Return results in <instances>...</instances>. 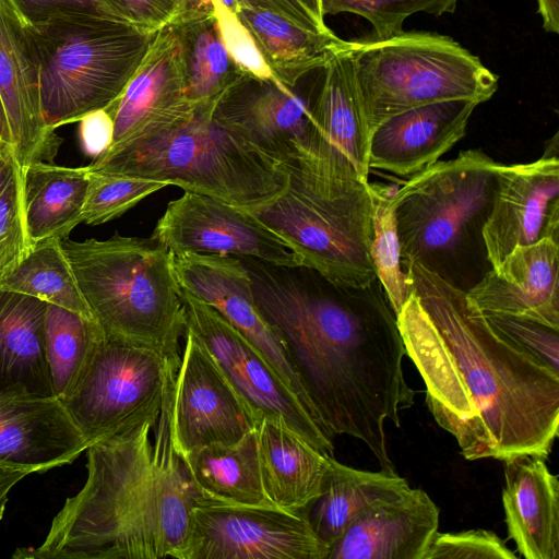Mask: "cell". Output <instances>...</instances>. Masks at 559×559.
Returning a JSON list of instances; mask_svg holds the SVG:
<instances>
[{
  "instance_id": "484cf974",
  "label": "cell",
  "mask_w": 559,
  "mask_h": 559,
  "mask_svg": "<svg viewBox=\"0 0 559 559\" xmlns=\"http://www.w3.org/2000/svg\"><path fill=\"white\" fill-rule=\"evenodd\" d=\"M47 306L0 287V401L56 397L45 353Z\"/></svg>"
},
{
  "instance_id": "d6986e66",
  "label": "cell",
  "mask_w": 559,
  "mask_h": 559,
  "mask_svg": "<svg viewBox=\"0 0 559 559\" xmlns=\"http://www.w3.org/2000/svg\"><path fill=\"white\" fill-rule=\"evenodd\" d=\"M313 135L304 151L319 167L340 176H369L371 131L367 124L343 39L323 68L311 104Z\"/></svg>"
},
{
  "instance_id": "8fae6325",
  "label": "cell",
  "mask_w": 559,
  "mask_h": 559,
  "mask_svg": "<svg viewBox=\"0 0 559 559\" xmlns=\"http://www.w3.org/2000/svg\"><path fill=\"white\" fill-rule=\"evenodd\" d=\"M186 329L209 353L255 424H284L320 451L333 455L334 435L285 385L260 352L218 311L179 286Z\"/></svg>"
},
{
  "instance_id": "f6af8a7d",
  "label": "cell",
  "mask_w": 559,
  "mask_h": 559,
  "mask_svg": "<svg viewBox=\"0 0 559 559\" xmlns=\"http://www.w3.org/2000/svg\"><path fill=\"white\" fill-rule=\"evenodd\" d=\"M239 7L273 12L294 24L318 33H328L298 0H238Z\"/></svg>"
},
{
  "instance_id": "4dcf8cb0",
  "label": "cell",
  "mask_w": 559,
  "mask_h": 559,
  "mask_svg": "<svg viewBox=\"0 0 559 559\" xmlns=\"http://www.w3.org/2000/svg\"><path fill=\"white\" fill-rule=\"evenodd\" d=\"M409 488L396 473L356 469L331 456L321 495L307 509L308 518L317 536L331 548L371 504Z\"/></svg>"
},
{
  "instance_id": "83f0119b",
  "label": "cell",
  "mask_w": 559,
  "mask_h": 559,
  "mask_svg": "<svg viewBox=\"0 0 559 559\" xmlns=\"http://www.w3.org/2000/svg\"><path fill=\"white\" fill-rule=\"evenodd\" d=\"M180 457L198 504L275 507L262 485L255 428L238 442L210 444Z\"/></svg>"
},
{
  "instance_id": "e0dca14e",
  "label": "cell",
  "mask_w": 559,
  "mask_h": 559,
  "mask_svg": "<svg viewBox=\"0 0 559 559\" xmlns=\"http://www.w3.org/2000/svg\"><path fill=\"white\" fill-rule=\"evenodd\" d=\"M39 74L27 24L11 0H0V95L22 171L34 163L52 162L62 143L44 121Z\"/></svg>"
},
{
  "instance_id": "681fc988",
  "label": "cell",
  "mask_w": 559,
  "mask_h": 559,
  "mask_svg": "<svg viewBox=\"0 0 559 559\" xmlns=\"http://www.w3.org/2000/svg\"><path fill=\"white\" fill-rule=\"evenodd\" d=\"M0 146L12 148V138L5 115L4 106L0 95Z\"/></svg>"
},
{
  "instance_id": "b9f144b4",
  "label": "cell",
  "mask_w": 559,
  "mask_h": 559,
  "mask_svg": "<svg viewBox=\"0 0 559 559\" xmlns=\"http://www.w3.org/2000/svg\"><path fill=\"white\" fill-rule=\"evenodd\" d=\"M11 2L28 25L43 23L59 15L117 19L108 0H11Z\"/></svg>"
},
{
  "instance_id": "f546056e",
  "label": "cell",
  "mask_w": 559,
  "mask_h": 559,
  "mask_svg": "<svg viewBox=\"0 0 559 559\" xmlns=\"http://www.w3.org/2000/svg\"><path fill=\"white\" fill-rule=\"evenodd\" d=\"M237 15L274 78L289 88L324 67L342 40L332 31L313 32L270 11L240 7Z\"/></svg>"
},
{
  "instance_id": "bcb514c9",
  "label": "cell",
  "mask_w": 559,
  "mask_h": 559,
  "mask_svg": "<svg viewBox=\"0 0 559 559\" xmlns=\"http://www.w3.org/2000/svg\"><path fill=\"white\" fill-rule=\"evenodd\" d=\"M213 14V0H176L175 14L169 24Z\"/></svg>"
},
{
  "instance_id": "836d02e7",
  "label": "cell",
  "mask_w": 559,
  "mask_h": 559,
  "mask_svg": "<svg viewBox=\"0 0 559 559\" xmlns=\"http://www.w3.org/2000/svg\"><path fill=\"white\" fill-rule=\"evenodd\" d=\"M104 333L92 319L48 304L45 353L55 396L62 401L72 390Z\"/></svg>"
},
{
  "instance_id": "6da1fadb",
  "label": "cell",
  "mask_w": 559,
  "mask_h": 559,
  "mask_svg": "<svg viewBox=\"0 0 559 559\" xmlns=\"http://www.w3.org/2000/svg\"><path fill=\"white\" fill-rule=\"evenodd\" d=\"M396 316L437 424L469 461L547 460L559 427V376L498 334L454 287L417 263Z\"/></svg>"
},
{
  "instance_id": "f35d334b",
  "label": "cell",
  "mask_w": 559,
  "mask_h": 559,
  "mask_svg": "<svg viewBox=\"0 0 559 559\" xmlns=\"http://www.w3.org/2000/svg\"><path fill=\"white\" fill-rule=\"evenodd\" d=\"M484 316L488 324L503 338L559 376V330L515 316Z\"/></svg>"
},
{
  "instance_id": "1f68e13d",
  "label": "cell",
  "mask_w": 559,
  "mask_h": 559,
  "mask_svg": "<svg viewBox=\"0 0 559 559\" xmlns=\"http://www.w3.org/2000/svg\"><path fill=\"white\" fill-rule=\"evenodd\" d=\"M168 25L178 40L188 102L195 108L215 106L243 74L223 43L215 13Z\"/></svg>"
},
{
  "instance_id": "3957f363",
  "label": "cell",
  "mask_w": 559,
  "mask_h": 559,
  "mask_svg": "<svg viewBox=\"0 0 559 559\" xmlns=\"http://www.w3.org/2000/svg\"><path fill=\"white\" fill-rule=\"evenodd\" d=\"M171 392V391H170ZM87 478L53 518L44 543L16 559L178 558L198 504L170 430V393L158 417L92 443Z\"/></svg>"
},
{
  "instance_id": "c3c4849f",
  "label": "cell",
  "mask_w": 559,
  "mask_h": 559,
  "mask_svg": "<svg viewBox=\"0 0 559 559\" xmlns=\"http://www.w3.org/2000/svg\"><path fill=\"white\" fill-rule=\"evenodd\" d=\"M543 27L548 33H559V0H536Z\"/></svg>"
},
{
  "instance_id": "ffe728a7",
  "label": "cell",
  "mask_w": 559,
  "mask_h": 559,
  "mask_svg": "<svg viewBox=\"0 0 559 559\" xmlns=\"http://www.w3.org/2000/svg\"><path fill=\"white\" fill-rule=\"evenodd\" d=\"M466 297L483 313L526 318L559 330V242L542 239L515 247Z\"/></svg>"
},
{
  "instance_id": "e575fe53",
  "label": "cell",
  "mask_w": 559,
  "mask_h": 559,
  "mask_svg": "<svg viewBox=\"0 0 559 559\" xmlns=\"http://www.w3.org/2000/svg\"><path fill=\"white\" fill-rule=\"evenodd\" d=\"M372 212L371 258L377 278L383 286L397 316L412 289L403 267L396 230L393 194L396 190L383 183L367 185Z\"/></svg>"
},
{
  "instance_id": "816d5d0a",
  "label": "cell",
  "mask_w": 559,
  "mask_h": 559,
  "mask_svg": "<svg viewBox=\"0 0 559 559\" xmlns=\"http://www.w3.org/2000/svg\"><path fill=\"white\" fill-rule=\"evenodd\" d=\"M219 2L236 14L239 11L240 7L238 0H219Z\"/></svg>"
},
{
  "instance_id": "4fadbf2b",
  "label": "cell",
  "mask_w": 559,
  "mask_h": 559,
  "mask_svg": "<svg viewBox=\"0 0 559 559\" xmlns=\"http://www.w3.org/2000/svg\"><path fill=\"white\" fill-rule=\"evenodd\" d=\"M151 237L171 254L233 255L275 266H302L293 247L251 212L191 191L168 203Z\"/></svg>"
},
{
  "instance_id": "2e32d148",
  "label": "cell",
  "mask_w": 559,
  "mask_h": 559,
  "mask_svg": "<svg viewBox=\"0 0 559 559\" xmlns=\"http://www.w3.org/2000/svg\"><path fill=\"white\" fill-rule=\"evenodd\" d=\"M487 260L497 269L518 246L559 242V159L500 164L491 210L483 229Z\"/></svg>"
},
{
  "instance_id": "7bdbcfd3",
  "label": "cell",
  "mask_w": 559,
  "mask_h": 559,
  "mask_svg": "<svg viewBox=\"0 0 559 559\" xmlns=\"http://www.w3.org/2000/svg\"><path fill=\"white\" fill-rule=\"evenodd\" d=\"M115 16L143 34L154 35L168 25L176 0H108Z\"/></svg>"
},
{
  "instance_id": "277c9868",
  "label": "cell",
  "mask_w": 559,
  "mask_h": 559,
  "mask_svg": "<svg viewBox=\"0 0 559 559\" xmlns=\"http://www.w3.org/2000/svg\"><path fill=\"white\" fill-rule=\"evenodd\" d=\"M197 107L142 129L87 166L90 174L163 181L251 211L288 185L284 164Z\"/></svg>"
},
{
  "instance_id": "8992f818",
  "label": "cell",
  "mask_w": 559,
  "mask_h": 559,
  "mask_svg": "<svg viewBox=\"0 0 559 559\" xmlns=\"http://www.w3.org/2000/svg\"><path fill=\"white\" fill-rule=\"evenodd\" d=\"M61 246L105 336L181 357L185 308L173 254L162 243L116 233L105 240L67 238Z\"/></svg>"
},
{
  "instance_id": "30bf717a",
  "label": "cell",
  "mask_w": 559,
  "mask_h": 559,
  "mask_svg": "<svg viewBox=\"0 0 559 559\" xmlns=\"http://www.w3.org/2000/svg\"><path fill=\"white\" fill-rule=\"evenodd\" d=\"M180 358L103 335L61 402L91 445L146 418L158 417Z\"/></svg>"
},
{
  "instance_id": "ba28073f",
  "label": "cell",
  "mask_w": 559,
  "mask_h": 559,
  "mask_svg": "<svg viewBox=\"0 0 559 559\" xmlns=\"http://www.w3.org/2000/svg\"><path fill=\"white\" fill-rule=\"evenodd\" d=\"M367 124L431 103L487 102L498 76L451 37L402 32L384 39L344 40Z\"/></svg>"
},
{
  "instance_id": "ab89813d",
  "label": "cell",
  "mask_w": 559,
  "mask_h": 559,
  "mask_svg": "<svg viewBox=\"0 0 559 559\" xmlns=\"http://www.w3.org/2000/svg\"><path fill=\"white\" fill-rule=\"evenodd\" d=\"M425 559H518L491 531L468 530L435 535Z\"/></svg>"
},
{
  "instance_id": "ee69618b",
  "label": "cell",
  "mask_w": 559,
  "mask_h": 559,
  "mask_svg": "<svg viewBox=\"0 0 559 559\" xmlns=\"http://www.w3.org/2000/svg\"><path fill=\"white\" fill-rule=\"evenodd\" d=\"M80 138L84 152L97 158L108 151L114 139V120L109 112L98 109L80 121Z\"/></svg>"
},
{
  "instance_id": "9c48e42d",
  "label": "cell",
  "mask_w": 559,
  "mask_h": 559,
  "mask_svg": "<svg viewBox=\"0 0 559 559\" xmlns=\"http://www.w3.org/2000/svg\"><path fill=\"white\" fill-rule=\"evenodd\" d=\"M27 26L39 59L44 121L55 131L115 102L154 36L93 15H59Z\"/></svg>"
},
{
  "instance_id": "7c38bea8",
  "label": "cell",
  "mask_w": 559,
  "mask_h": 559,
  "mask_svg": "<svg viewBox=\"0 0 559 559\" xmlns=\"http://www.w3.org/2000/svg\"><path fill=\"white\" fill-rule=\"evenodd\" d=\"M307 510L197 504L177 559H328Z\"/></svg>"
},
{
  "instance_id": "f907efd6",
  "label": "cell",
  "mask_w": 559,
  "mask_h": 559,
  "mask_svg": "<svg viewBox=\"0 0 559 559\" xmlns=\"http://www.w3.org/2000/svg\"><path fill=\"white\" fill-rule=\"evenodd\" d=\"M317 20V22L326 26L324 22V15L322 13L321 0H298Z\"/></svg>"
},
{
  "instance_id": "7a4b0ae2",
  "label": "cell",
  "mask_w": 559,
  "mask_h": 559,
  "mask_svg": "<svg viewBox=\"0 0 559 559\" xmlns=\"http://www.w3.org/2000/svg\"><path fill=\"white\" fill-rule=\"evenodd\" d=\"M240 260L322 423L334 436L360 440L381 471L395 474L385 423L400 427V413L414 404L415 392L404 376L396 314L379 280L352 287L306 266Z\"/></svg>"
},
{
  "instance_id": "74e56055",
  "label": "cell",
  "mask_w": 559,
  "mask_h": 559,
  "mask_svg": "<svg viewBox=\"0 0 559 559\" xmlns=\"http://www.w3.org/2000/svg\"><path fill=\"white\" fill-rule=\"evenodd\" d=\"M167 186L163 181L90 174L82 222L94 226L112 221Z\"/></svg>"
},
{
  "instance_id": "d6a6232c",
  "label": "cell",
  "mask_w": 559,
  "mask_h": 559,
  "mask_svg": "<svg viewBox=\"0 0 559 559\" xmlns=\"http://www.w3.org/2000/svg\"><path fill=\"white\" fill-rule=\"evenodd\" d=\"M0 287L39 298L94 320L60 239L35 243L19 266L0 280Z\"/></svg>"
},
{
  "instance_id": "f5cc1de1",
  "label": "cell",
  "mask_w": 559,
  "mask_h": 559,
  "mask_svg": "<svg viewBox=\"0 0 559 559\" xmlns=\"http://www.w3.org/2000/svg\"><path fill=\"white\" fill-rule=\"evenodd\" d=\"M0 156H1V146H0Z\"/></svg>"
},
{
  "instance_id": "4316f807",
  "label": "cell",
  "mask_w": 559,
  "mask_h": 559,
  "mask_svg": "<svg viewBox=\"0 0 559 559\" xmlns=\"http://www.w3.org/2000/svg\"><path fill=\"white\" fill-rule=\"evenodd\" d=\"M262 485L267 498L286 511L307 510L321 495L329 455L282 423L255 425Z\"/></svg>"
},
{
  "instance_id": "603a6c76",
  "label": "cell",
  "mask_w": 559,
  "mask_h": 559,
  "mask_svg": "<svg viewBox=\"0 0 559 559\" xmlns=\"http://www.w3.org/2000/svg\"><path fill=\"white\" fill-rule=\"evenodd\" d=\"M90 447L57 397L0 401V466L44 473Z\"/></svg>"
},
{
  "instance_id": "5b68a950",
  "label": "cell",
  "mask_w": 559,
  "mask_h": 559,
  "mask_svg": "<svg viewBox=\"0 0 559 559\" xmlns=\"http://www.w3.org/2000/svg\"><path fill=\"white\" fill-rule=\"evenodd\" d=\"M501 163L461 152L412 175L393 194L403 267L417 263L467 292L491 269L483 229Z\"/></svg>"
},
{
  "instance_id": "ac0fdd59",
  "label": "cell",
  "mask_w": 559,
  "mask_h": 559,
  "mask_svg": "<svg viewBox=\"0 0 559 559\" xmlns=\"http://www.w3.org/2000/svg\"><path fill=\"white\" fill-rule=\"evenodd\" d=\"M294 90L276 79L243 73L218 98L213 115L283 163L308 151L313 135L311 104L319 87L309 99Z\"/></svg>"
},
{
  "instance_id": "d590c367",
  "label": "cell",
  "mask_w": 559,
  "mask_h": 559,
  "mask_svg": "<svg viewBox=\"0 0 559 559\" xmlns=\"http://www.w3.org/2000/svg\"><path fill=\"white\" fill-rule=\"evenodd\" d=\"M23 211L22 169L10 147L0 156V280L11 274L31 252Z\"/></svg>"
},
{
  "instance_id": "8d00e7d4",
  "label": "cell",
  "mask_w": 559,
  "mask_h": 559,
  "mask_svg": "<svg viewBox=\"0 0 559 559\" xmlns=\"http://www.w3.org/2000/svg\"><path fill=\"white\" fill-rule=\"evenodd\" d=\"M462 0H321L322 13H354L370 22L373 37L384 39L403 31L404 21L414 13L435 16L453 13Z\"/></svg>"
},
{
  "instance_id": "52a82bcc",
  "label": "cell",
  "mask_w": 559,
  "mask_h": 559,
  "mask_svg": "<svg viewBox=\"0 0 559 559\" xmlns=\"http://www.w3.org/2000/svg\"><path fill=\"white\" fill-rule=\"evenodd\" d=\"M283 164L286 190L249 212L293 247L302 266L328 281L365 287L378 280L368 182L330 174L304 153Z\"/></svg>"
},
{
  "instance_id": "d4e9b609",
  "label": "cell",
  "mask_w": 559,
  "mask_h": 559,
  "mask_svg": "<svg viewBox=\"0 0 559 559\" xmlns=\"http://www.w3.org/2000/svg\"><path fill=\"white\" fill-rule=\"evenodd\" d=\"M545 461L533 455L503 461L506 524L525 559H559V480Z\"/></svg>"
},
{
  "instance_id": "cb8c5ba5",
  "label": "cell",
  "mask_w": 559,
  "mask_h": 559,
  "mask_svg": "<svg viewBox=\"0 0 559 559\" xmlns=\"http://www.w3.org/2000/svg\"><path fill=\"white\" fill-rule=\"evenodd\" d=\"M193 108L186 95L178 40L174 29L166 25L154 34L121 95L105 108L114 120L110 147L146 127L174 119Z\"/></svg>"
},
{
  "instance_id": "44dd1931",
  "label": "cell",
  "mask_w": 559,
  "mask_h": 559,
  "mask_svg": "<svg viewBox=\"0 0 559 559\" xmlns=\"http://www.w3.org/2000/svg\"><path fill=\"white\" fill-rule=\"evenodd\" d=\"M439 514L423 489L377 501L331 546L328 559H425Z\"/></svg>"
},
{
  "instance_id": "5bb4252c",
  "label": "cell",
  "mask_w": 559,
  "mask_h": 559,
  "mask_svg": "<svg viewBox=\"0 0 559 559\" xmlns=\"http://www.w3.org/2000/svg\"><path fill=\"white\" fill-rule=\"evenodd\" d=\"M255 421L197 337L186 329L170 392V430L180 456L241 440Z\"/></svg>"
},
{
  "instance_id": "7402d4cb",
  "label": "cell",
  "mask_w": 559,
  "mask_h": 559,
  "mask_svg": "<svg viewBox=\"0 0 559 559\" xmlns=\"http://www.w3.org/2000/svg\"><path fill=\"white\" fill-rule=\"evenodd\" d=\"M478 105L471 99L443 100L390 117L371 133L369 167L399 176L426 169L464 138Z\"/></svg>"
},
{
  "instance_id": "60d3db41",
  "label": "cell",
  "mask_w": 559,
  "mask_h": 559,
  "mask_svg": "<svg viewBox=\"0 0 559 559\" xmlns=\"http://www.w3.org/2000/svg\"><path fill=\"white\" fill-rule=\"evenodd\" d=\"M214 13L223 43L237 67L259 79H275L250 32L238 15L219 0H213Z\"/></svg>"
},
{
  "instance_id": "9a60e30c",
  "label": "cell",
  "mask_w": 559,
  "mask_h": 559,
  "mask_svg": "<svg viewBox=\"0 0 559 559\" xmlns=\"http://www.w3.org/2000/svg\"><path fill=\"white\" fill-rule=\"evenodd\" d=\"M173 269L178 285L213 307L236 328L285 385L320 419L285 345L257 305L251 277L241 260L233 255L182 252L173 254Z\"/></svg>"
},
{
  "instance_id": "f1b7e54d",
  "label": "cell",
  "mask_w": 559,
  "mask_h": 559,
  "mask_svg": "<svg viewBox=\"0 0 559 559\" xmlns=\"http://www.w3.org/2000/svg\"><path fill=\"white\" fill-rule=\"evenodd\" d=\"M90 183L87 166L66 167L39 162L22 171L23 211L33 245L67 239L82 222Z\"/></svg>"
},
{
  "instance_id": "7dc6e473",
  "label": "cell",
  "mask_w": 559,
  "mask_h": 559,
  "mask_svg": "<svg viewBox=\"0 0 559 559\" xmlns=\"http://www.w3.org/2000/svg\"><path fill=\"white\" fill-rule=\"evenodd\" d=\"M31 473L24 469L0 466V520L3 518L11 489Z\"/></svg>"
}]
</instances>
